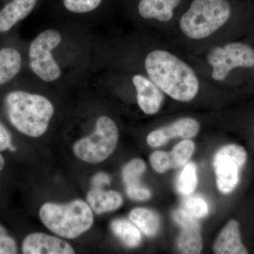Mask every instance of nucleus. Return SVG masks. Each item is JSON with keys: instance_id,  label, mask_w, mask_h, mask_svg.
Returning <instances> with one entry per match:
<instances>
[{"instance_id": "6ab92c4d", "label": "nucleus", "mask_w": 254, "mask_h": 254, "mask_svg": "<svg viewBox=\"0 0 254 254\" xmlns=\"http://www.w3.org/2000/svg\"><path fill=\"white\" fill-rule=\"evenodd\" d=\"M130 220L146 236H155L160 228V218L153 210L144 208L133 209L129 213Z\"/></svg>"}, {"instance_id": "6e6552de", "label": "nucleus", "mask_w": 254, "mask_h": 254, "mask_svg": "<svg viewBox=\"0 0 254 254\" xmlns=\"http://www.w3.org/2000/svg\"><path fill=\"white\" fill-rule=\"evenodd\" d=\"M208 61L213 67L212 76L221 81L233 68L254 67V50L243 43H228L223 48H213L209 53Z\"/></svg>"}, {"instance_id": "f3484780", "label": "nucleus", "mask_w": 254, "mask_h": 254, "mask_svg": "<svg viewBox=\"0 0 254 254\" xmlns=\"http://www.w3.org/2000/svg\"><path fill=\"white\" fill-rule=\"evenodd\" d=\"M181 0H140L138 11L142 17L158 21H170L173 16V11Z\"/></svg>"}, {"instance_id": "2eb2a0df", "label": "nucleus", "mask_w": 254, "mask_h": 254, "mask_svg": "<svg viewBox=\"0 0 254 254\" xmlns=\"http://www.w3.org/2000/svg\"><path fill=\"white\" fill-rule=\"evenodd\" d=\"M136 88L138 106L146 115L158 113L164 100L161 90L150 79L144 76L136 74L132 78Z\"/></svg>"}, {"instance_id": "f257e3e1", "label": "nucleus", "mask_w": 254, "mask_h": 254, "mask_svg": "<svg viewBox=\"0 0 254 254\" xmlns=\"http://www.w3.org/2000/svg\"><path fill=\"white\" fill-rule=\"evenodd\" d=\"M1 91L3 112L11 127L31 138L46 133L55 112L49 98L25 89L17 81Z\"/></svg>"}, {"instance_id": "5701e85b", "label": "nucleus", "mask_w": 254, "mask_h": 254, "mask_svg": "<svg viewBox=\"0 0 254 254\" xmlns=\"http://www.w3.org/2000/svg\"><path fill=\"white\" fill-rule=\"evenodd\" d=\"M184 210L195 218H203L208 213V207L203 198L198 196H190L183 202Z\"/></svg>"}, {"instance_id": "7ed1b4c3", "label": "nucleus", "mask_w": 254, "mask_h": 254, "mask_svg": "<svg viewBox=\"0 0 254 254\" xmlns=\"http://www.w3.org/2000/svg\"><path fill=\"white\" fill-rule=\"evenodd\" d=\"M39 215L43 225L50 231L69 240L88 231L94 222L91 207L81 200L66 204L45 203L40 209Z\"/></svg>"}, {"instance_id": "39448f33", "label": "nucleus", "mask_w": 254, "mask_h": 254, "mask_svg": "<svg viewBox=\"0 0 254 254\" xmlns=\"http://www.w3.org/2000/svg\"><path fill=\"white\" fill-rule=\"evenodd\" d=\"M230 14L226 0H193L180 19V28L189 38L203 39L222 27Z\"/></svg>"}, {"instance_id": "4be33fe9", "label": "nucleus", "mask_w": 254, "mask_h": 254, "mask_svg": "<svg viewBox=\"0 0 254 254\" xmlns=\"http://www.w3.org/2000/svg\"><path fill=\"white\" fill-rule=\"evenodd\" d=\"M146 168L145 162L141 159L136 158L128 162L124 167L123 180L127 187L140 185L139 180Z\"/></svg>"}, {"instance_id": "20e7f679", "label": "nucleus", "mask_w": 254, "mask_h": 254, "mask_svg": "<svg viewBox=\"0 0 254 254\" xmlns=\"http://www.w3.org/2000/svg\"><path fill=\"white\" fill-rule=\"evenodd\" d=\"M63 42L61 32L56 28H48L26 46V66L41 81L54 83L63 76V67L56 53Z\"/></svg>"}, {"instance_id": "393cba45", "label": "nucleus", "mask_w": 254, "mask_h": 254, "mask_svg": "<svg viewBox=\"0 0 254 254\" xmlns=\"http://www.w3.org/2000/svg\"><path fill=\"white\" fill-rule=\"evenodd\" d=\"M127 193L131 199L143 201L149 199L151 197V193L148 189L140 185L136 186L127 187Z\"/></svg>"}, {"instance_id": "b1692460", "label": "nucleus", "mask_w": 254, "mask_h": 254, "mask_svg": "<svg viewBox=\"0 0 254 254\" xmlns=\"http://www.w3.org/2000/svg\"><path fill=\"white\" fill-rule=\"evenodd\" d=\"M18 253V247L14 238L8 235L6 229L0 225V254Z\"/></svg>"}, {"instance_id": "dca6fc26", "label": "nucleus", "mask_w": 254, "mask_h": 254, "mask_svg": "<svg viewBox=\"0 0 254 254\" xmlns=\"http://www.w3.org/2000/svg\"><path fill=\"white\" fill-rule=\"evenodd\" d=\"M216 254H247L241 240L240 224L235 220H230L222 229L213 245Z\"/></svg>"}, {"instance_id": "9b49d317", "label": "nucleus", "mask_w": 254, "mask_h": 254, "mask_svg": "<svg viewBox=\"0 0 254 254\" xmlns=\"http://www.w3.org/2000/svg\"><path fill=\"white\" fill-rule=\"evenodd\" d=\"M173 218L182 227L177 239V247L182 254H198L203 249L200 227L196 218L187 213L183 209L175 210Z\"/></svg>"}, {"instance_id": "4468645a", "label": "nucleus", "mask_w": 254, "mask_h": 254, "mask_svg": "<svg viewBox=\"0 0 254 254\" xmlns=\"http://www.w3.org/2000/svg\"><path fill=\"white\" fill-rule=\"evenodd\" d=\"M22 253L25 254H71L74 250L67 242L58 237L37 233L28 235L23 241Z\"/></svg>"}, {"instance_id": "9d476101", "label": "nucleus", "mask_w": 254, "mask_h": 254, "mask_svg": "<svg viewBox=\"0 0 254 254\" xmlns=\"http://www.w3.org/2000/svg\"><path fill=\"white\" fill-rule=\"evenodd\" d=\"M41 0H2L0 3V40L15 33L21 21L34 11Z\"/></svg>"}, {"instance_id": "f03ea898", "label": "nucleus", "mask_w": 254, "mask_h": 254, "mask_svg": "<svg viewBox=\"0 0 254 254\" xmlns=\"http://www.w3.org/2000/svg\"><path fill=\"white\" fill-rule=\"evenodd\" d=\"M145 68L150 79L173 99L188 102L198 93L199 83L194 71L168 52L150 53L145 60Z\"/></svg>"}, {"instance_id": "ddd939ff", "label": "nucleus", "mask_w": 254, "mask_h": 254, "mask_svg": "<svg viewBox=\"0 0 254 254\" xmlns=\"http://www.w3.org/2000/svg\"><path fill=\"white\" fill-rule=\"evenodd\" d=\"M199 123L192 118H182L168 126L150 132L147 136V143L151 147L162 146L173 138H193L199 131Z\"/></svg>"}, {"instance_id": "1a4fd4ad", "label": "nucleus", "mask_w": 254, "mask_h": 254, "mask_svg": "<svg viewBox=\"0 0 254 254\" xmlns=\"http://www.w3.org/2000/svg\"><path fill=\"white\" fill-rule=\"evenodd\" d=\"M26 66V46L15 33L0 40V91L21 77Z\"/></svg>"}, {"instance_id": "a878e982", "label": "nucleus", "mask_w": 254, "mask_h": 254, "mask_svg": "<svg viewBox=\"0 0 254 254\" xmlns=\"http://www.w3.org/2000/svg\"><path fill=\"white\" fill-rule=\"evenodd\" d=\"M110 177L107 174L100 173L95 175L92 180V185L94 188H100L105 185H109Z\"/></svg>"}, {"instance_id": "aec40b11", "label": "nucleus", "mask_w": 254, "mask_h": 254, "mask_svg": "<svg viewBox=\"0 0 254 254\" xmlns=\"http://www.w3.org/2000/svg\"><path fill=\"white\" fill-rule=\"evenodd\" d=\"M111 228L114 234L127 247H136L141 244V232L134 224L119 219L112 222Z\"/></svg>"}, {"instance_id": "a211bd4d", "label": "nucleus", "mask_w": 254, "mask_h": 254, "mask_svg": "<svg viewBox=\"0 0 254 254\" xmlns=\"http://www.w3.org/2000/svg\"><path fill=\"white\" fill-rule=\"evenodd\" d=\"M87 200L95 213L103 214L117 210L123 204V198L115 190H103L93 188L87 194Z\"/></svg>"}, {"instance_id": "bb28decb", "label": "nucleus", "mask_w": 254, "mask_h": 254, "mask_svg": "<svg viewBox=\"0 0 254 254\" xmlns=\"http://www.w3.org/2000/svg\"><path fill=\"white\" fill-rule=\"evenodd\" d=\"M5 165V160L3 155L0 153V172L3 170Z\"/></svg>"}, {"instance_id": "f8f14e48", "label": "nucleus", "mask_w": 254, "mask_h": 254, "mask_svg": "<svg viewBox=\"0 0 254 254\" xmlns=\"http://www.w3.org/2000/svg\"><path fill=\"white\" fill-rule=\"evenodd\" d=\"M195 145L190 139L184 140L173 147L172 151H155L150 155L152 167L158 173H164L171 168H181L186 165L194 151Z\"/></svg>"}, {"instance_id": "412c9836", "label": "nucleus", "mask_w": 254, "mask_h": 254, "mask_svg": "<svg viewBox=\"0 0 254 254\" xmlns=\"http://www.w3.org/2000/svg\"><path fill=\"white\" fill-rule=\"evenodd\" d=\"M197 185L196 168L195 164L190 163L185 165L177 177L176 188L180 194L188 195L195 190Z\"/></svg>"}, {"instance_id": "423d86ee", "label": "nucleus", "mask_w": 254, "mask_h": 254, "mask_svg": "<svg viewBox=\"0 0 254 254\" xmlns=\"http://www.w3.org/2000/svg\"><path fill=\"white\" fill-rule=\"evenodd\" d=\"M118 127L109 117L100 116L95 122L94 131L74 143L73 151L80 160L96 164L113 154L118 145Z\"/></svg>"}, {"instance_id": "0eeeda50", "label": "nucleus", "mask_w": 254, "mask_h": 254, "mask_svg": "<svg viewBox=\"0 0 254 254\" xmlns=\"http://www.w3.org/2000/svg\"><path fill=\"white\" fill-rule=\"evenodd\" d=\"M247 159L245 148L236 144L225 145L215 153L213 167L217 187L220 192L230 193L235 190L240 182V171Z\"/></svg>"}]
</instances>
